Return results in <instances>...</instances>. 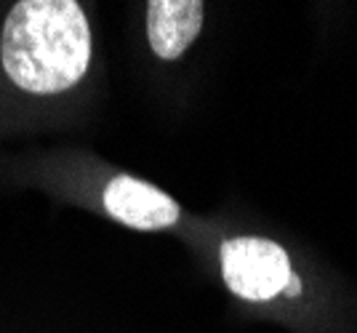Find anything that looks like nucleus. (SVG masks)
<instances>
[{
	"label": "nucleus",
	"mask_w": 357,
	"mask_h": 333,
	"mask_svg": "<svg viewBox=\"0 0 357 333\" xmlns=\"http://www.w3.org/2000/svg\"><path fill=\"white\" fill-rule=\"evenodd\" d=\"M105 208L109 216L136 229H163L178 222V206L171 197L131 176H118L107 184Z\"/></svg>",
	"instance_id": "obj_3"
},
{
	"label": "nucleus",
	"mask_w": 357,
	"mask_h": 333,
	"mask_svg": "<svg viewBox=\"0 0 357 333\" xmlns=\"http://www.w3.org/2000/svg\"><path fill=\"white\" fill-rule=\"evenodd\" d=\"M298 291H301V283H298L296 274H291V280H288V286H285V293H288V296H298Z\"/></svg>",
	"instance_id": "obj_5"
},
{
	"label": "nucleus",
	"mask_w": 357,
	"mask_h": 333,
	"mask_svg": "<svg viewBox=\"0 0 357 333\" xmlns=\"http://www.w3.org/2000/svg\"><path fill=\"white\" fill-rule=\"evenodd\" d=\"M91 61V30L75 0H22L3 27V67L19 88H73Z\"/></svg>",
	"instance_id": "obj_1"
},
{
	"label": "nucleus",
	"mask_w": 357,
	"mask_h": 333,
	"mask_svg": "<svg viewBox=\"0 0 357 333\" xmlns=\"http://www.w3.org/2000/svg\"><path fill=\"white\" fill-rule=\"evenodd\" d=\"M224 283L248 302H267L283 293L291 280V261L272 240L238 238L222 245Z\"/></svg>",
	"instance_id": "obj_2"
},
{
	"label": "nucleus",
	"mask_w": 357,
	"mask_h": 333,
	"mask_svg": "<svg viewBox=\"0 0 357 333\" xmlns=\"http://www.w3.org/2000/svg\"><path fill=\"white\" fill-rule=\"evenodd\" d=\"M203 27V3L152 0L147 6V32L160 59H178Z\"/></svg>",
	"instance_id": "obj_4"
}]
</instances>
